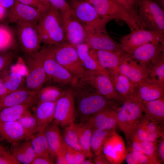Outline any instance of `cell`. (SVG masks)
Returning a JSON list of instances; mask_svg holds the SVG:
<instances>
[{"instance_id": "6f0895ef", "label": "cell", "mask_w": 164, "mask_h": 164, "mask_svg": "<svg viewBox=\"0 0 164 164\" xmlns=\"http://www.w3.org/2000/svg\"><path fill=\"white\" fill-rule=\"evenodd\" d=\"M125 160L128 164H139L135 156L130 151L128 152L127 151Z\"/></svg>"}, {"instance_id": "cb8c5ba5", "label": "cell", "mask_w": 164, "mask_h": 164, "mask_svg": "<svg viewBox=\"0 0 164 164\" xmlns=\"http://www.w3.org/2000/svg\"><path fill=\"white\" fill-rule=\"evenodd\" d=\"M116 109L112 108L104 109L92 116L87 121L93 129L115 130L118 126Z\"/></svg>"}, {"instance_id": "7c38bea8", "label": "cell", "mask_w": 164, "mask_h": 164, "mask_svg": "<svg viewBox=\"0 0 164 164\" xmlns=\"http://www.w3.org/2000/svg\"><path fill=\"white\" fill-rule=\"evenodd\" d=\"M80 79L91 85L109 100L121 102L124 101L115 89L107 72L86 70L84 76Z\"/></svg>"}, {"instance_id": "f1b7e54d", "label": "cell", "mask_w": 164, "mask_h": 164, "mask_svg": "<svg viewBox=\"0 0 164 164\" xmlns=\"http://www.w3.org/2000/svg\"><path fill=\"white\" fill-rule=\"evenodd\" d=\"M11 152L20 164H31L36 156L31 145L30 138L22 143L12 146Z\"/></svg>"}, {"instance_id": "f546056e", "label": "cell", "mask_w": 164, "mask_h": 164, "mask_svg": "<svg viewBox=\"0 0 164 164\" xmlns=\"http://www.w3.org/2000/svg\"><path fill=\"white\" fill-rule=\"evenodd\" d=\"M95 51L98 60L102 68L106 70L111 69L120 71L119 66L123 51L98 50Z\"/></svg>"}, {"instance_id": "d590c367", "label": "cell", "mask_w": 164, "mask_h": 164, "mask_svg": "<svg viewBox=\"0 0 164 164\" xmlns=\"http://www.w3.org/2000/svg\"><path fill=\"white\" fill-rule=\"evenodd\" d=\"M164 122L155 121L145 114H143L135 125L162 137H164Z\"/></svg>"}, {"instance_id": "836d02e7", "label": "cell", "mask_w": 164, "mask_h": 164, "mask_svg": "<svg viewBox=\"0 0 164 164\" xmlns=\"http://www.w3.org/2000/svg\"><path fill=\"white\" fill-rule=\"evenodd\" d=\"M31 143L36 156H54L49 148L44 131L34 134L30 137Z\"/></svg>"}, {"instance_id": "484cf974", "label": "cell", "mask_w": 164, "mask_h": 164, "mask_svg": "<svg viewBox=\"0 0 164 164\" xmlns=\"http://www.w3.org/2000/svg\"><path fill=\"white\" fill-rule=\"evenodd\" d=\"M79 59L85 70L106 72L99 63L95 50L90 49L85 43L76 47Z\"/></svg>"}, {"instance_id": "d6a6232c", "label": "cell", "mask_w": 164, "mask_h": 164, "mask_svg": "<svg viewBox=\"0 0 164 164\" xmlns=\"http://www.w3.org/2000/svg\"><path fill=\"white\" fill-rule=\"evenodd\" d=\"M115 131V130L112 129H93L91 147L92 152L96 156L102 154L105 142Z\"/></svg>"}, {"instance_id": "52a82bcc", "label": "cell", "mask_w": 164, "mask_h": 164, "mask_svg": "<svg viewBox=\"0 0 164 164\" xmlns=\"http://www.w3.org/2000/svg\"><path fill=\"white\" fill-rule=\"evenodd\" d=\"M69 5L72 13L85 29L106 28L107 23L111 20L100 15L87 1L72 0Z\"/></svg>"}, {"instance_id": "db71d44e", "label": "cell", "mask_w": 164, "mask_h": 164, "mask_svg": "<svg viewBox=\"0 0 164 164\" xmlns=\"http://www.w3.org/2000/svg\"><path fill=\"white\" fill-rule=\"evenodd\" d=\"M7 76L10 80L21 85H22L23 82L22 76L18 72H11L9 75Z\"/></svg>"}, {"instance_id": "7dc6e473", "label": "cell", "mask_w": 164, "mask_h": 164, "mask_svg": "<svg viewBox=\"0 0 164 164\" xmlns=\"http://www.w3.org/2000/svg\"><path fill=\"white\" fill-rule=\"evenodd\" d=\"M50 5L61 13L71 12V8L65 0H47Z\"/></svg>"}, {"instance_id": "f907efd6", "label": "cell", "mask_w": 164, "mask_h": 164, "mask_svg": "<svg viewBox=\"0 0 164 164\" xmlns=\"http://www.w3.org/2000/svg\"><path fill=\"white\" fill-rule=\"evenodd\" d=\"M156 155L158 161L161 163H164V137L160 138L157 142Z\"/></svg>"}, {"instance_id": "83f0119b", "label": "cell", "mask_w": 164, "mask_h": 164, "mask_svg": "<svg viewBox=\"0 0 164 164\" xmlns=\"http://www.w3.org/2000/svg\"><path fill=\"white\" fill-rule=\"evenodd\" d=\"M80 145L87 158H91L93 153L91 147V140L93 128L87 121L74 123Z\"/></svg>"}, {"instance_id": "94428289", "label": "cell", "mask_w": 164, "mask_h": 164, "mask_svg": "<svg viewBox=\"0 0 164 164\" xmlns=\"http://www.w3.org/2000/svg\"><path fill=\"white\" fill-rule=\"evenodd\" d=\"M6 13V9L0 4V20L5 16Z\"/></svg>"}, {"instance_id": "2e32d148", "label": "cell", "mask_w": 164, "mask_h": 164, "mask_svg": "<svg viewBox=\"0 0 164 164\" xmlns=\"http://www.w3.org/2000/svg\"><path fill=\"white\" fill-rule=\"evenodd\" d=\"M66 42L75 47L84 43L86 36L85 29L71 12L61 13Z\"/></svg>"}, {"instance_id": "11a10c76", "label": "cell", "mask_w": 164, "mask_h": 164, "mask_svg": "<svg viewBox=\"0 0 164 164\" xmlns=\"http://www.w3.org/2000/svg\"><path fill=\"white\" fill-rule=\"evenodd\" d=\"M94 162L95 164H110L105 155L102 154L96 156L94 159Z\"/></svg>"}, {"instance_id": "ba28073f", "label": "cell", "mask_w": 164, "mask_h": 164, "mask_svg": "<svg viewBox=\"0 0 164 164\" xmlns=\"http://www.w3.org/2000/svg\"><path fill=\"white\" fill-rule=\"evenodd\" d=\"M16 34L23 51L27 56L40 50L42 41L37 24L18 22L16 23Z\"/></svg>"}, {"instance_id": "44dd1931", "label": "cell", "mask_w": 164, "mask_h": 164, "mask_svg": "<svg viewBox=\"0 0 164 164\" xmlns=\"http://www.w3.org/2000/svg\"><path fill=\"white\" fill-rule=\"evenodd\" d=\"M136 97L142 101L164 97V85L155 78L148 76L136 87Z\"/></svg>"}, {"instance_id": "7a4b0ae2", "label": "cell", "mask_w": 164, "mask_h": 164, "mask_svg": "<svg viewBox=\"0 0 164 164\" xmlns=\"http://www.w3.org/2000/svg\"><path fill=\"white\" fill-rule=\"evenodd\" d=\"M92 5L101 16L111 20H122L131 31L145 29L141 21L138 13L126 8L117 0H87Z\"/></svg>"}, {"instance_id": "5bb4252c", "label": "cell", "mask_w": 164, "mask_h": 164, "mask_svg": "<svg viewBox=\"0 0 164 164\" xmlns=\"http://www.w3.org/2000/svg\"><path fill=\"white\" fill-rule=\"evenodd\" d=\"M85 30L86 36L84 43L90 49L95 51H122L121 44L110 36L106 28L88 29Z\"/></svg>"}, {"instance_id": "603a6c76", "label": "cell", "mask_w": 164, "mask_h": 164, "mask_svg": "<svg viewBox=\"0 0 164 164\" xmlns=\"http://www.w3.org/2000/svg\"><path fill=\"white\" fill-rule=\"evenodd\" d=\"M37 92L29 91L25 87L11 92L0 98V111L18 104L33 105L37 102Z\"/></svg>"}, {"instance_id": "74e56055", "label": "cell", "mask_w": 164, "mask_h": 164, "mask_svg": "<svg viewBox=\"0 0 164 164\" xmlns=\"http://www.w3.org/2000/svg\"><path fill=\"white\" fill-rule=\"evenodd\" d=\"M74 123L65 127L63 136V139L66 145L85 155L80 145Z\"/></svg>"}, {"instance_id": "8992f818", "label": "cell", "mask_w": 164, "mask_h": 164, "mask_svg": "<svg viewBox=\"0 0 164 164\" xmlns=\"http://www.w3.org/2000/svg\"><path fill=\"white\" fill-rule=\"evenodd\" d=\"M57 61L72 75L75 80L82 78L86 70L79 57L75 47L67 42L53 46Z\"/></svg>"}, {"instance_id": "4dcf8cb0", "label": "cell", "mask_w": 164, "mask_h": 164, "mask_svg": "<svg viewBox=\"0 0 164 164\" xmlns=\"http://www.w3.org/2000/svg\"><path fill=\"white\" fill-rule=\"evenodd\" d=\"M33 105L20 104L3 109L0 111V123L18 121Z\"/></svg>"}, {"instance_id": "f6af8a7d", "label": "cell", "mask_w": 164, "mask_h": 164, "mask_svg": "<svg viewBox=\"0 0 164 164\" xmlns=\"http://www.w3.org/2000/svg\"><path fill=\"white\" fill-rule=\"evenodd\" d=\"M130 151L135 156L139 164H160L158 161L134 149L132 147L130 149Z\"/></svg>"}, {"instance_id": "816d5d0a", "label": "cell", "mask_w": 164, "mask_h": 164, "mask_svg": "<svg viewBox=\"0 0 164 164\" xmlns=\"http://www.w3.org/2000/svg\"><path fill=\"white\" fill-rule=\"evenodd\" d=\"M127 9L138 13V0H117Z\"/></svg>"}, {"instance_id": "ffe728a7", "label": "cell", "mask_w": 164, "mask_h": 164, "mask_svg": "<svg viewBox=\"0 0 164 164\" xmlns=\"http://www.w3.org/2000/svg\"><path fill=\"white\" fill-rule=\"evenodd\" d=\"M32 135L26 131L18 121L0 123V138L12 146L29 138Z\"/></svg>"}, {"instance_id": "277c9868", "label": "cell", "mask_w": 164, "mask_h": 164, "mask_svg": "<svg viewBox=\"0 0 164 164\" xmlns=\"http://www.w3.org/2000/svg\"><path fill=\"white\" fill-rule=\"evenodd\" d=\"M144 104L136 96L126 100L116 110L118 126L125 134L128 142L135 126L143 114Z\"/></svg>"}, {"instance_id": "1f68e13d", "label": "cell", "mask_w": 164, "mask_h": 164, "mask_svg": "<svg viewBox=\"0 0 164 164\" xmlns=\"http://www.w3.org/2000/svg\"><path fill=\"white\" fill-rule=\"evenodd\" d=\"M143 102L145 114L155 121L164 122V97Z\"/></svg>"}, {"instance_id": "60d3db41", "label": "cell", "mask_w": 164, "mask_h": 164, "mask_svg": "<svg viewBox=\"0 0 164 164\" xmlns=\"http://www.w3.org/2000/svg\"><path fill=\"white\" fill-rule=\"evenodd\" d=\"M18 121L26 131L32 135L39 132L37 120L30 110L25 114Z\"/></svg>"}, {"instance_id": "d6986e66", "label": "cell", "mask_w": 164, "mask_h": 164, "mask_svg": "<svg viewBox=\"0 0 164 164\" xmlns=\"http://www.w3.org/2000/svg\"><path fill=\"white\" fill-rule=\"evenodd\" d=\"M44 12L15 0L13 6L9 9L8 17L12 23L24 22L37 24Z\"/></svg>"}, {"instance_id": "f5cc1de1", "label": "cell", "mask_w": 164, "mask_h": 164, "mask_svg": "<svg viewBox=\"0 0 164 164\" xmlns=\"http://www.w3.org/2000/svg\"><path fill=\"white\" fill-rule=\"evenodd\" d=\"M53 156L49 155H36L31 164H53L55 162Z\"/></svg>"}, {"instance_id": "ee69618b", "label": "cell", "mask_w": 164, "mask_h": 164, "mask_svg": "<svg viewBox=\"0 0 164 164\" xmlns=\"http://www.w3.org/2000/svg\"><path fill=\"white\" fill-rule=\"evenodd\" d=\"M15 55L13 50L0 53V73L6 70L12 63Z\"/></svg>"}, {"instance_id": "8fae6325", "label": "cell", "mask_w": 164, "mask_h": 164, "mask_svg": "<svg viewBox=\"0 0 164 164\" xmlns=\"http://www.w3.org/2000/svg\"><path fill=\"white\" fill-rule=\"evenodd\" d=\"M164 41V32L141 29L131 31L120 40L122 50L131 54L137 48L144 44Z\"/></svg>"}, {"instance_id": "4fadbf2b", "label": "cell", "mask_w": 164, "mask_h": 164, "mask_svg": "<svg viewBox=\"0 0 164 164\" xmlns=\"http://www.w3.org/2000/svg\"><path fill=\"white\" fill-rule=\"evenodd\" d=\"M76 116L75 99L70 88L56 102L53 121L65 127L74 122Z\"/></svg>"}, {"instance_id": "bcb514c9", "label": "cell", "mask_w": 164, "mask_h": 164, "mask_svg": "<svg viewBox=\"0 0 164 164\" xmlns=\"http://www.w3.org/2000/svg\"><path fill=\"white\" fill-rule=\"evenodd\" d=\"M0 164H20L11 151L0 145Z\"/></svg>"}, {"instance_id": "6125c7cd", "label": "cell", "mask_w": 164, "mask_h": 164, "mask_svg": "<svg viewBox=\"0 0 164 164\" xmlns=\"http://www.w3.org/2000/svg\"><path fill=\"white\" fill-rule=\"evenodd\" d=\"M45 6L49 7L50 5L47 0H38Z\"/></svg>"}, {"instance_id": "30bf717a", "label": "cell", "mask_w": 164, "mask_h": 164, "mask_svg": "<svg viewBox=\"0 0 164 164\" xmlns=\"http://www.w3.org/2000/svg\"><path fill=\"white\" fill-rule=\"evenodd\" d=\"M27 56L25 63L27 73L25 88L31 91L38 92L48 80L44 68L43 56L40 50L34 55Z\"/></svg>"}, {"instance_id": "9f6ffc18", "label": "cell", "mask_w": 164, "mask_h": 164, "mask_svg": "<svg viewBox=\"0 0 164 164\" xmlns=\"http://www.w3.org/2000/svg\"><path fill=\"white\" fill-rule=\"evenodd\" d=\"M65 150L64 151L60 152L56 155V164H67L64 154Z\"/></svg>"}, {"instance_id": "7bdbcfd3", "label": "cell", "mask_w": 164, "mask_h": 164, "mask_svg": "<svg viewBox=\"0 0 164 164\" xmlns=\"http://www.w3.org/2000/svg\"><path fill=\"white\" fill-rule=\"evenodd\" d=\"M132 135L141 140L151 142H157L158 140L161 138L159 135L150 132L137 125L135 126Z\"/></svg>"}, {"instance_id": "ab89813d", "label": "cell", "mask_w": 164, "mask_h": 164, "mask_svg": "<svg viewBox=\"0 0 164 164\" xmlns=\"http://www.w3.org/2000/svg\"><path fill=\"white\" fill-rule=\"evenodd\" d=\"M150 71L149 76L156 78L164 85V56L158 59L148 66Z\"/></svg>"}, {"instance_id": "e575fe53", "label": "cell", "mask_w": 164, "mask_h": 164, "mask_svg": "<svg viewBox=\"0 0 164 164\" xmlns=\"http://www.w3.org/2000/svg\"><path fill=\"white\" fill-rule=\"evenodd\" d=\"M65 91L54 86L43 87L37 92L36 104L43 102L56 101L63 95Z\"/></svg>"}, {"instance_id": "ac0fdd59", "label": "cell", "mask_w": 164, "mask_h": 164, "mask_svg": "<svg viewBox=\"0 0 164 164\" xmlns=\"http://www.w3.org/2000/svg\"><path fill=\"white\" fill-rule=\"evenodd\" d=\"M164 41L144 44L130 54L141 64L147 66L164 56Z\"/></svg>"}, {"instance_id": "e0dca14e", "label": "cell", "mask_w": 164, "mask_h": 164, "mask_svg": "<svg viewBox=\"0 0 164 164\" xmlns=\"http://www.w3.org/2000/svg\"><path fill=\"white\" fill-rule=\"evenodd\" d=\"M103 152L110 164H120L125 160L127 152L125 143L116 131L105 142Z\"/></svg>"}, {"instance_id": "9c48e42d", "label": "cell", "mask_w": 164, "mask_h": 164, "mask_svg": "<svg viewBox=\"0 0 164 164\" xmlns=\"http://www.w3.org/2000/svg\"><path fill=\"white\" fill-rule=\"evenodd\" d=\"M139 18L147 30L164 32L163 11L152 0H138Z\"/></svg>"}, {"instance_id": "8d00e7d4", "label": "cell", "mask_w": 164, "mask_h": 164, "mask_svg": "<svg viewBox=\"0 0 164 164\" xmlns=\"http://www.w3.org/2000/svg\"><path fill=\"white\" fill-rule=\"evenodd\" d=\"M130 142L132 143V147L133 148L159 162L157 159L156 155L157 142H151L142 140L134 135H132Z\"/></svg>"}, {"instance_id": "680465c9", "label": "cell", "mask_w": 164, "mask_h": 164, "mask_svg": "<svg viewBox=\"0 0 164 164\" xmlns=\"http://www.w3.org/2000/svg\"><path fill=\"white\" fill-rule=\"evenodd\" d=\"M11 93L5 87L3 81L0 77V98Z\"/></svg>"}, {"instance_id": "6da1fadb", "label": "cell", "mask_w": 164, "mask_h": 164, "mask_svg": "<svg viewBox=\"0 0 164 164\" xmlns=\"http://www.w3.org/2000/svg\"><path fill=\"white\" fill-rule=\"evenodd\" d=\"M75 101L76 115L86 121L105 109H116L117 102L100 94L91 85L79 79L70 86Z\"/></svg>"}, {"instance_id": "7402d4cb", "label": "cell", "mask_w": 164, "mask_h": 164, "mask_svg": "<svg viewBox=\"0 0 164 164\" xmlns=\"http://www.w3.org/2000/svg\"><path fill=\"white\" fill-rule=\"evenodd\" d=\"M107 72L115 89L124 101L136 96V87L120 71L107 70Z\"/></svg>"}, {"instance_id": "9a60e30c", "label": "cell", "mask_w": 164, "mask_h": 164, "mask_svg": "<svg viewBox=\"0 0 164 164\" xmlns=\"http://www.w3.org/2000/svg\"><path fill=\"white\" fill-rule=\"evenodd\" d=\"M119 69L136 87L148 77L150 73L148 67L141 64L130 55L123 51Z\"/></svg>"}, {"instance_id": "91938a15", "label": "cell", "mask_w": 164, "mask_h": 164, "mask_svg": "<svg viewBox=\"0 0 164 164\" xmlns=\"http://www.w3.org/2000/svg\"><path fill=\"white\" fill-rule=\"evenodd\" d=\"M15 0H0V4L6 9H10L14 4Z\"/></svg>"}, {"instance_id": "c3c4849f", "label": "cell", "mask_w": 164, "mask_h": 164, "mask_svg": "<svg viewBox=\"0 0 164 164\" xmlns=\"http://www.w3.org/2000/svg\"><path fill=\"white\" fill-rule=\"evenodd\" d=\"M0 77L2 80L5 87L10 92L23 88L21 87V85L10 80L4 71L0 73Z\"/></svg>"}, {"instance_id": "d4e9b609", "label": "cell", "mask_w": 164, "mask_h": 164, "mask_svg": "<svg viewBox=\"0 0 164 164\" xmlns=\"http://www.w3.org/2000/svg\"><path fill=\"white\" fill-rule=\"evenodd\" d=\"M56 102L37 103L34 109L33 114L37 121L39 132L44 131L46 128L53 121Z\"/></svg>"}, {"instance_id": "4316f807", "label": "cell", "mask_w": 164, "mask_h": 164, "mask_svg": "<svg viewBox=\"0 0 164 164\" xmlns=\"http://www.w3.org/2000/svg\"><path fill=\"white\" fill-rule=\"evenodd\" d=\"M59 126L53 121L44 131L50 149L54 157L57 153L64 151L66 147Z\"/></svg>"}, {"instance_id": "b9f144b4", "label": "cell", "mask_w": 164, "mask_h": 164, "mask_svg": "<svg viewBox=\"0 0 164 164\" xmlns=\"http://www.w3.org/2000/svg\"><path fill=\"white\" fill-rule=\"evenodd\" d=\"M64 154L67 164H81L86 158L82 152L66 145Z\"/></svg>"}, {"instance_id": "5b68a950", "label": "cell", "mask_w": 164, "mask_h": 164, "mask_svg": "<svg viewBox=\"0 0 164 164\" xmlns=\"http://www.w3.org/2000/svg\"><path fill=\"white\" fill-rule=\"evenodd\" d=\"M40 51L48 80L54 83L70 86L76 82L71 74L56 60L53 46L45 45Z\"/></svg>"}, {"instance_id": "681fc988", "label": "cell", "mask_w": 164, "mask_h": 164, "mask_svg": "<svg viewBox=\"0 0 164 164\" xmlns=\"http://www.w3.org/2000/svg\"><path fill=\"white\" fill-rule=\"evenodd\" d=\"M19 2L37 9L44 12L50 7H47L38 0H17Z\"/></svg>"}, {"instance_id": "be15d7a7", "label": "cell", "mask_w": 164, "mask_h": 164, "mask_svg": "<svg viewBox=\"0 0 164 164\" xmlns=\"http://www.w3.org/2000/svg\"><path fill=\"white\" fill-rule=\"evenodd\" d=\"M94 162L89 159H86V158L84 159L81 162V164H93Z\"/></svg>"}, {"instance_id": "3957f363", "label": "cell", "mask_w": 164, "mask_h": 164, "mask_svg": "<svg viewBox=\"0 0 164 164\" xmlns=\"http://www.w3.org/2000/svg\"><path fill=\"white\" fill-rule=\"evenodd\" d=\"M42 43L55 46L66 42L60 12L50 5L37 23Z\"/></svg>"}, {"instance_id": "e7e4bbea", "label": "cell", "mask_w": 164, "mask_h": 164, "mask_svg": "<svg viewBox=\"0 0 164 164\" xmlns=\"http://www.w3.org/2000/svg\"><path fill=\"white\" fill-rule=\"evenodd\" d=\"M0 141H2V139L0 138Z\"/></svg>"}, {"instance_id": "f35d334b", "label": "cell", "mask_w": 164, "mask_h": 164, "mask_svg": "<svg viewBox=\"0 0 164 164\" xmlns=\"http://www.w3.org/2000/svg\"><path fill=\"white\" fill-rule=\"evenodd\" d=\"M14 38L9 28L0 25V53L9 50L14 43Z\"/></svg>"}]
</instances>
